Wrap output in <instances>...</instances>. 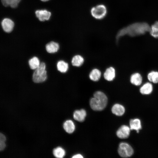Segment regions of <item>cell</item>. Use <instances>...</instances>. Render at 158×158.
Listing matches in <instances>:
<instances>
[{
	"instance_id": "cell-18",
	"label": "cell",
	"mask_w": 158,
	"mask_h": 158,
	"mask_svg": "<svg viewBox=\"0 0 158 158\" xmlns=\"http://www.w3.org/2000/svg\"><path fill=\"white\" fill-rule=\"evenodd\" d=\"M84 59L83 57L80 55H76L73 58L71 63L72 65L75 66H80L83 64Z\"/></svg>"
},
{
	"instance_id": "cell-17",
	"label": "cell",
	"mask_w": 158,
	"mask_h": 158,
	"mask_svg": "<svg viewBox=\"0 0 158 158\" xmlns=\"http://www.w3.org/2000/svg\"><path fill=\"white\" fill-rule=\"evenodd\" d=\"M101 71L98 69H93L90 73L89 76L90 78L92 80L96 81H98L101 76Z\"/></svg>"
},
{
	"instance_id": "cell-16",
	"label": "cell",
	"mask_w": 158,
	"mask_h": 158,
	"mask_svg": "<svg viewBox=\"0 0 158 158\" xmlns=\"http://www.w3.org/2000/svg\"><path fill=\"white\" fill-rule=\"evenodd\" d=\"M153 90V86L150 83L147 82L142 85L140 89V92L143 95L150 94Z\"/></svg>"
},
{
	"instance_id": "cell-8",
	"label": "cell",
	"mask_w": 158,
	"mask_h": 158,
	"mask_svg": "<svg viewBox=\"0 0 158 158\" xmlns=\"http://www.w3.org/2000/svg\"><path fill=\"white\" fill-rule=\"evenodd\" d=\"M35 13L36 17L41 21L49 20L51 15L50 12L46 10H37Z\"/></svg>"
},
{
	"instance_id": "cell-23",
	"label": "cell",
	"mask_w": 158,
	"mask_h": 158,
	"mask_svg": "<svg viewBox=\"0 0 158 158\" xmlns=\"http://www.w3.org/2000/svg\"><path fill=\"white\" fill-rule=\"evenodd\" d=\"M28 63L30 68L32 69H36L40 64L39 59L36 57H34L30 59Z\"/></svg>"
},
{
	"instance_id": "cell-1",
	"label": "cell",
	"mask_w": 158,
	"mask_h": 158,
	"mask_svg": "<svg viewBox=\"0 0 158 158\" xmlns=\"http://www.w3.org/2000/svg\"><path fill=\"white\" fill-rule=\"evenodd\" d=\"M150 26L145 22L135 23L119 30L116 36V42L117 43L119 39L122 37L128 35L135 37L145 34L149 32Z\"/></svg>"
},
{
	"instance_id": "cell-11",
	"label": "cell",
	"mask_w": 158,
	"mask_h": 158,
	"mask_svg": "<svg viewBox=\"0 0 158 158\" xmlns=\"http://www.w3.org/2000/svg\"><path fill=\"white\" fill-rule=\"evenodd\" d=\"M112 113L117 116H121L124 114L125 111L124 107L122 105L116 104H114L112 107Z\"/></svg>"
},
{
	"instance_id": "cell-15",
	"label": "cell",
	"mask_w": 158,
	"mask_h": 158,
	"mask_svg": "<svg viewBox=\"0 0 158 158\" xmlns=\"http://www.w3.org/2000/svg\"><path fill=\"white\" fill-rule=\"evenodd\" d=\"M59 48V45L57 43L51 41L47 44L46 49L47 52L49 53H54L56 52Z\"/></svg>"
},
{
	"instance_id": "cell-6",
	"label": "cell",
	"mask_w": 158,
	"mask_h": 158,
	"mask_svg": "<svg viewBox=\"0 0 158 158\" xmlns=\"http://www.w3.org/2000/svg\"><path fill=\"white\" fill-rule=\"evenodd\" d=\"M130 128L127 126L123 125L117 131L116 134L118 137L121 139L128 138L130 135Z\"/></svg>"
},
{
	"instance_id": "cell-20",
	"label": "cell",
	"mask_w": 158,
	"mask_h": 158,
	"mask_svg": "<svg viewBox=\"0 0 158 158\" xmlns=\"http://www.w3.org/2000/svg\"><path fill=\"white\" fill-rule=\"evenodd\" d=\"M57 68L59 71L61 73H65L68 69V64L63 61H59L57 64Z\"/></svg>"
},
{
	"instance_id": "cell-19",
	"label": "cell",
	"mask_w": 158,
	"mask_h": 158,
	"mask_svg": "<svg viewBox=\"0 0 158 158\" xmlns=\"http://www.w3.org/2000/svg\"><path fill=\"white\" fill-rule=\"evenodd\" d=\"M53 154L56 157L62 158L65 156L66 152L64 150L62 147H58L54 149Z\"/></svg>"
},
{
	"instance_id": "cell-28",
	"label": "cell",
	"mask_w": 158,
	"mask_h": 158,
	"mask_svg": "<svg viewBox=\"0 0 158 158\" xmlns=\"http://www.w3.org/2000/svg\"><path fill=\"white\" fill-rule=\"evenodd\" d=\"M83 156L80 154H77L73 155L72 158H83Z\"/></svg>"
},
{
	"instance_id": "cell-29",
	"label": "cell",
	"mask_w": 158,
	"mask_h": 158,
	"mask_svg": "<svg viewBox=\"0 0 158 158\" xmlns=\"http://www.w3.org/2000/svg\"><path fill=\"white\" fill-rule=\"evenodd\" d=\"M41 1H48L49 0H41Z\"/></svg>"
},
{
	"instance_id": "cell-27",
	"label": "cell",
	"mask_w": 158,
	"mask_h": 158,
	"mask_svg": "<svg viewBox=\"0 0 158 158\" xmlns=\"http://www.w3.org/2000/svg\"><path fill=\"white\" fill-rule=\"evenodd\" d=\"M6 139L5 136L1 133L0 134V141L5 142Z\"/></svg>"
},
{
	"instance_id": "cell-26",
	"label": "cell",
	"mask_w": 158,
	"mask_h": 158,
	"mask_svg": "<svg viewBox=\"0 0 158 158\" xmlns=\"http://www.w3.org/2000/svg\"><path fill=\"white\" fill-rule=\"evenodd\" d=\"M5 142L0 141V150H3L6 147V144Z\"/></svg>"
},
{
	"instance_id": "cell-14",
	"label": "cell",
	"mask_w": 158,
	"mask_h": 158,
	"mask_svg": "<svg viewBox=\"0 0 158 158\" xmlns=\"http://www.w3.org/2000/svg\"><path fill=\"white\" fill-rule=\"evenodd\" d=\"M129 124L130 130H136L137 133L142 128L140 121L138 118L131 119Z\"/></svg>"
},
{
	"instance_id": "cell-3",
	"label": "cell",
	"mask_w": 158,
	"mask_h": 158,
	"mask_svg": "<svg viewBox=\"0 0 158 158\" xmlns=\"http://www.w3.org/2000/svg\"><path fill=\"white\" fill-rule=\"evenodd\" d=\"M107 8L103 4H99L94 6L90 10L92 16L97 20L103 19L107 15Z\"/></svg>"
},
{
	"instance_id": "cell-2",
	"label": "cell",
	"mask_w": 158,
	"mask_h": 158,
	"mask_svg": "<svg viewBox=\"0 0 158 158\" xmlns=\"http://www.w3.org/2000/svg\"><path fill=\"white\" fill-rule=\"evenodd\" d=\"M94 97L90 101L91 108L93 110L101 111L106 107L108 99L105 94L100 91H97L94 94Z\"/></svg>"
},
{
	"instance_id": "cell-12",
	"label": "cell",
	"mask_w": 158,
	"mask_h": 158,
	"mask_svg": "<svg viewBox=\"0 0 158 158\" xmlns=\"http://www.w3.org/2000/svg\"><path fill=\"white\" fill-rule=\"evenodd\" d=\"M63 128L66 132L68 133H71L74 131L75 126L71 120H68L64 123Z\"/></svg>"
},
{
	"instance_id": "cell-9",
	"label": "cell",
	"mask_w": 158,
	"mask_h": 158,
	"mask_svg": "<svg viewBox=\"0 0 158 158\" xmlns=\"http://www.w3.org/2000/svg\"><path fill=\"white\" fill-rule=\"evenodd\" d=\"M87 113L86 111L81 109L80 110H76L73 113V117L75 120L80 122L84 121L86 116Z\"/></svg>"
},
{
	"instance_id": "cell-25",
	"label": "cell",
	"mask_w": 158,
	"mask_h": 158,
	"mask_svg": "<svg viewBox=\"0 0 158 158\" xmlns=\"http://www.w3.org/2000/svg\"><path fill=\"white\" fill-rule=\"evenodd\" d=\"M12 0H1L3 5L5 6H10Z\"/></svg>"
},
{
	"instance_id": "cell-13",
	"label": "cell",
	"mask_w": 158,
	"mask_h": 158,
	"mask_svg": "<svg viewBox=\"0 0 158 158\" xmlns=\"http://www.w3.org/2000/svg\"><path fill=\"white\" fill-rule=\"evenodd\" d=\"M131 83L136 86L140 85L142 82V78L141 75L138 73L133 74L130 79Z\"/></svg>"
},
{
	"instance_id": "cell-21",
	"label": "cell",
	"mask_w": 158,
	"mask_h": 158,
	"mask_svg": "<svg viewBox=\"0 0 158 158\" xmlns=\"http://www.w3.org/2000/svg\"><path fill=\"white\" fill-rule=\"evenodd\" d=\"M149 32L152 36L158 38V21L155 22L150 26Z\"/></svg>"
},
{
	"instance_id": "cell-7",
	"label": "cell",
	"mask_w": 158,
	"mask_h": 158,
	"mask_svg": "<svg viewBox=\"0 0 158 158\" xmlns=\"http://www.w3.org/2000/svg\"><path fill=\"white\" fill-rule=\"evenodd\" d=\"M1 25L4 30L6 32L9 33L11 32L13 29L14 24L11 19L6 18L2 20Z\"/></svg>"
},
{
	"instance_id": "cell-5",
	"label": "cell",
	"mask_w": 158,
	"mask_h": 158,
	"mask_svg": "<svg viewBox=\"0 0 158 158\" xmlns=\"http://www.w3.org/2000/svg\"><path fill=\"white\" fill-rule=\"evenodd\" d=\"M118 153L119 155L122 157H128L133 154V150L129 144L126 142H122L119 145Z\"/></svg>"
},
{
	"instance_id": "cell-4",
	"label": "cell",
	"mask_w": 158,
	"mask_h": 158,
	"mask_svg": "<svg viewBox=\"0 0 158 158\" xmlns=\"http://www.w3.org/2000/svg\"><path fill=\"white\" fill-rule=\"evenodd\" d=\"M45 65L44 62L41 63L39 66L35 69L32 75V80L35 83H40L45 81L47 78Z\"/></svg>"
},
{
	"instance_id": "cell-10",
	"label": "cell",
	"mask_w": 158,
	"mask_h": 158,
	"mask_svg": "<svg viewBox=\"0 0 158 158\" xmlns=\"http://www.w3.org/2000/svg\"><path fill=\"white\" fill-rule=\"evenodd\" d=\"M104 78L108 81L112 80L115 76V71L113 67H110L106 70L104 74Z\"/></svg>"
},
{
	"instance_id": "cell-24",
	"label": "cell",
	"mask_w": 158,
	"mask_h": 158,
	"mask_svg": "<svg viewBox=\"0 0 158 158\" xmlns=\"http://www.w3.org/2000/svg\"><path fill=\"white\" fill-rule=\"evenodd\" d=\"M21 0H12L10 6L12 8H16Z\"/></svg>"
},
{
	"instance_id": "cell-22",
	"label": "cell",
	"mask_w": 158,
	"mask_h": 158,
	"mask_svg": "<svg viewBox=\"0 0 158 158\" xmlns=\"http://www.w3.org/2000/svg\"><path fill=\"white\" fill-rule=\"evenodd\" d=\"M148 80L153 83H158V72L156 71H152L147 75Z\"/></svg>"
}]
</instances>
